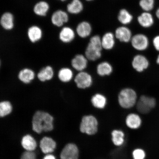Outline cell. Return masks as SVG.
<instances>
[{
	"label": "cell",
	"instance_id": "6da1fadb",
	"mask_svg": "<svg viewBox=\"0 0 159 159\" xmlns=\"http://www.w3.org/2000/svg\"><path fill=\"white\" fill-rule=\"evenodd\" d=\"M53 118L47 112L42 111L36 112L32 119L33 129L39 134L43 132H49L53 129Z\"/></svg>",
	"mask_w": 159,
	"mask_h": 159
},
{
	"label": "cell",
	"instance_id": "7a4b0ae2",
	"mask_svg": "<svg viewBox=\"0 0 159 159\" xmlns=\"http://www.w3.org/2000/svg\"><path fill=\"white\" fill-rule=\"evenodd\" d=\"M102 49L100 37L97 35L93 36L89 39L85 49V56L89 61H96L102 56L101 51Z\"/></svg>",
	"mask_w": 159,
	"mask_h": 159
},
{
	"label": "cell",
	"instance_id": "3957f363",
	"mask_svg": "<svg viewBox=\"0 0 159 159\" xmlns=\"http://www.w3.org/2000/svg\"><path fill=\"white\" fill-rule=\"evenodd\" d=\"M137 94L134 89L125 88L119 92L118 97L120 106L124 109H130L134 107L137 102Z\"/></svg>",
	"mask_w": 159,
	"mask_h": 159
},
{
	"label": "cell",
	"instance_id": "277c9868",
	"mask_svg": "<svg viewBox=\"0 0 159 159\" xmlns=\"http://www.w3.org/2000/svg\"><path fill=\"white\" fill-rule=\"evenodd\" d=\"M98 121L92 115H85L81 119L80 130L84 134L93 135L97 134L98 130Z\"/></svg>",
	"mask_w": 159,
	"mask_h": 159
},
{
	"label": "cell",
	"instance_id": "5b68a950",
	"mask_svg": "<svg viewBox=\"0 0 159 159\" xmlns=\"http://www.w3.org/2000/svg\"><path fill=\"white\" fill-rule=\"evenodd\" d=\"M136 105L137 110L139 113L146 114L156 108L157 101L154 97L142 95L137 101Z\"/></svg>",
	"mask_w": 159,
	"mask_h": 159
},
{
	"label": "cell",
	"instance_id": "8992f818",
	"mask_svg": "<svg viewBox=\"0 0 159 159\" xmlns=\"http://www.w3.org/2000/svg\"><path fill=\"white\" fill-rule=\"evenodd\" d=\"M130 42L134 49L140 51H146L150 45L148 37L143 33L137 34L133 35Z\"/></svg>",
	"mask_w": 159,
	"mask_h": 159
},
{
	"label": "cell",
	"instance_id": "52a82bcc",
	"mask_svg": "<svg viewBox=\"0 0 159 159\" xmlns=\"http://www.w3.org/2000/svg\"><path fill=\"white\" fill-rule=\"evenodd\" d=\"M74 81L78 88L83 89L89 88L92 85L93 79L90 74L83 71L76 75Z\"/></svg>",
	"mask_w": 159,
	"mask_h": 159
},
{
	"label": "cell",
	"instance_id": "ba28073f",
	"mask_svg": "<svg viewBox=\"0 0 159 159\" xmlns=\"http://www.w3.org/2000/svg\"><path fill=\"white\" fill-rule=\"evenodd\" d=\"M150 61L143 55H138L133 58L132 66L133 68L138 72H142L150 66Z\"/></svg>",
	"mask_w": 159,
	"mask_h": 159
},
{
	"label": "cell",
	"instance_id": "9c48e42d",
	"mask_svg": "<svg viewBox=\"0 0 159 159\" xmlns=\"http://www.w3.org/2000/svg\"><path fill=\"white\" fill-rule=\"evenodd\" d=\"M79 150L76 145L67 144L63 148L60 155L61 159H79Z\"/></svg>",
	"mask_w": 159,
	"mask_h": 159
},
{
	"label": "cell",
	"instance_id": "30bf717a",
	"mask_svg": "<svg viewBox=\"0 0 159 159\" xmlns=\"http://www.w3.org/2000/svg\"><path fill=\"white\" fill-rule=\"evenodd\" d=\"M137 21L140 26L146 29L153 26L155 23L154 17L151 12H143L137 18Z\"/></svg>",
	"mask_w": 159,
	"mask_h": 159
},
{
	"label": "cell",
	"instance_id": "8fae6325",
	"mask_svg": "<svg viewBox=\"0 0 159 159\" xmlns=\"http://www.w3.org/2000/svg\"><path fill=\"white\" fill-rule=\"evenodd\" d=\"M115 38L121 42L128 43L133 37L132 31L125 25L119 27L115 30Z\"/></svg>",
	"mask_w": 159,
	"mask_h": 159
},
{
	"label": "cell",
	"instance_id": "7c38bea8",
	"mask_svg": "<svg viewBox=\"0 0 159 159\" xmlns=\"http://www.w3.org/2000/svg\"><path fill=\"white\" fill-rule=\"evenodd\" d=\"M71 63L73 68L80 72L86 68L88 64V59L85 56L77 54L71 60Z\"/></svg>",
	"mask_w": 159,
	"mask_h": 159
},
{
	"label": "cell",
	"instance_id": "4fadbf2b",
	"mask_svg": "<svg viewBox=\"0 0 159 159\" xmlns=\"http://www.w3.org/2000/svg\"><path fill=\"white\" fill-rule=\"evenodd\" d=\"M39 146L43 153L49 154L54 151L56 147V143L52 139L45 137L40 141Z\"/></svg>",
	"mask_w": 159,
	"mask_h": 159
},
{
	"label": "cell",
	"instance_id": "5bb4252c",
	"mask_svg": "<svg viewBox=\"0 0 159 159\" xmlns=\"http://www.w3.org/2000/svg\"><path fill=\"white\" fill-rule=\"evenodd\" d=\"M115 34L111 32L104 34L101 38L102 48L107 50L112 49L115 46Z\"/></svg>",
	"mask_w": 159,
	"mask_h": 159
},
{
	"label": "cell",
	"instance_id": "9a60e30c",
	"mask_svg": "<svg viewBox=\"0 0 159 159\" xmlns=\"http://www.w3.org/2000/svg\"><path fill=\"white\" fill-rule=\"evenodd\" d=\"M76 31L80 37L82 38H86L89 37L92 33V26L88 21L81 22L77 25Z\"/></svg>",
	"mask_w": 159,
	"mask_h": 159
},
{
	"label": "cell",
	"instance_id": "2e32d148",
	"mask_svg": "<svg viewBox=\"0 0 159 159\" xmlns=\"http://www.w3.org/2000/svg\"><path fill=\"white\" fill-rule=\"evenodd\" d=\"M68 16L65 12L59 10L53 13L51 17V21L53 25L61 27L63 24L68 21Z\"/></svg>",
	"mask_w": 159,
	"mask_h": 159
},
{
	"label": "cell",
	"instance_id": "e0dca14e",
	"mask_svg": "<svg viewBox=\"0 0 159 159\" xmlns=\"http://www.w3.org/2000/svg\"><path fill=\"white\" fill-rule=\"evenodd\" d=\"M35 74L32 70L25 68L20 70L18 77L20 81L25 84H29L34 79Z\"/></svg>",
	"mask_w": 159,
	"mask_h": 159
},
{
	"label": "cell",
	"instance_id": "ac0fdd59",
	"mask_svg": "<svg viewBox=\"0 0 159 159\" xmlns=\"http://www.w3.org/2000/svg\"><path fill=\"white\" fill-rule=\"evenodd\" d=\"M127 126L132 129H138L141 126L142 120L138 114L132 113L127 116L125 120Z\"/></svg>",
	"mask_w": 159,
	"mask_h": 159
},
{
	"label": "cell",
	"instance_id": "d6986e66",
	"mask_svg": "<svg viewBox=\"0 0 159 159\" xmlns=\"http://www.w3.org/2000/svg\"><path fill=\"white\" fill-rule=\"evenodd\" d=\"M54 75V71L50 66L43 67L40 70L37 75L38 79L41 82L50 80Z\"/></svg>",
	"mask_w": 159,
	"mask_h": 159
},
{
	"label": "cell",
	"instance_id": "ffe728a7",
	"mask_svg": "<svg viewBox=\"0 0 159 159\" xmlns=\"http://www.w3.org/2000/svg\"><path fill=\"white\" fill-rule=\"evenodd\" d=\"M91 102L93 107L99 109L105 108L107 104V99L104 95L97 93L91 98Z\"/></svg>",
	"mask_w": 159,
	"mask_h": 159
},
{
	"label": "cell",
	"instance_id": "44dd1931",
	"mask_svg": "<svg viewBox=\"0 0 159 159\" xmlns=\"http://www.w3.org/2000/svg\"><path fill=\"white\" fill-rule=\"evenodd\" d=\"M134 17L132 14L126 9H122L119 11L118 19L119 23L123 25L126 26L132 23Z\"/></svg>",
	"mask_w": 159,
	"mask_h": 159
},
{
	"label": "cell",
	"instance_id": "7402d4cb",
	"mask_svg": "<svg viewBox=\"0 0 159 159\" xmlns=\"http://www.w3.org/2000/svg\"><path fill=\"white\" fill-rule=\"evenodd\" d=\"M74 31L68 27H65L61 30L59 34V39L62 42L67 43L71 42L75 38Z\"/></svg>",
	"mask_w": 159,
	"mask_h": 159
},
{
	"label": "cell",
	"instance_id": "603a6c76",
	"mask_svg": "<svg viewBox=\"0 0 159 159\" xmlns=\"http://www.w3.org/2000/svg\"><path fill=\"white\" fill-rule=\"evenodd\" d=\"M73 73L68 67H63L59 70L57 77L63 83H68L73 78Z\"/></svg>",
	"mask_w": 159,
	"mask_h": 159
},
{
	"label": "cell",
	"instance_id": "cb8c5ba5",
	"mask_svg": "<svg viewBox=\"0 0 159 159\" xmlns=\"http://www.w3.org/2000/svg\"><path fill=\"white\" fill-rule=\"evenodd\" d=\"M97 71L100 76L109 75L112 72L113 67L112 65L107 61H103L97 66Z\"/></svg>",
	"mask_w": 159,
	"mask_h": 159
},
{
	"label": "cell",
	"instance_id": "d4e9b609",
	"mask_svg": "<svg viewBox=\"0 0 159 159\" xmlns=\"http://www.w3.org/2000/svg\"><path fill=\"white\" fill-rule=\"evenodd\" d=\"M28 36L32 43H35L40 39L42 36V32L40 29L36 26H33L29 29Z\"/></svg>",
	"mask_w": 159,
	"mask_h": 159
},
{
	"label": "cell",
	"instance_id": "484cf974",
	"mask_svg": "<svg viewBox=\"0 0 159 159\" xmlns=\"http://www.w3.org/2000/svg\"><path fill=\"white\" fill-rule=\"evenodd\" d=\"M21 145L24 148L28 151H33L37 147V143L35 139L30 135L24 136L21 140Z\"/></svg>",
	"mask_w": 159,
	"mask_h": 159
},
{
	"label": "cell",
	"instance_id": "4316f807",
	"mask_svg": "<svg viewBox=\"0 0 159 159\" xmlns=\"http://www.w3.org/2000/svg\"><path fill=\"white\" fill-rule=\"evenodd\" d=\"M14 18L11 13H5L2 16L1 19V24L4 29L10 30L13 29L14 26Z\"/></svg>",
	"mask_w": 159,
	"mask_h": 159
},
{
	"label": "cell",
	"instance_id": "83f0119b",
	"mask_svg": "<svg viewBox=\"0 0 159 159\" xmlns=\"http://www.w3.org/2000/svg\"><path fill=\"white\" fill-rule=\"evenodd\" d=\"M83 9V4L80 0H73L67 6V11L73 14L80 13Z\"/></svg>",
	"mask_w": 159,
	"mask_h": 159
},
{
	"label": "cell",
	"instance_id": "f1b7e54d",
	"mask_svg": "<svg viewBox=\"0 0 159 159\" xmlns=\"http://www.w3.org/2000/svg\"><path fill=\"white\" fill-rule=\"evenodd\" d=\"M112 142L117 146H122L124 142L125 134L124 132L120 130H114L111 133Z\"/></svg>",
	"mask_w": 159,
	"mask_h": 159
},
{
	"label": "cell",
	"instance_id": "f546056e",
	"mask_svg": "<svg viewBox=\"0 0 159 159\" xmlns=\"http://www.w3.org/2000/svg\"><path fill=\"white\" fill-rule=\"evenodd\" d=\"M49 9L48 3L44 1L38 3L35 6L34 11L36 14L40 16H45L47 14Z\"/></svg>",
	"mask_w": 159,
	"mask_h": 159
},
{
	"label": "cell",
	"instance_id": "4dcf8cb0",
	"mask_svg": "<svg viewBox=\"0 0 159 159\" xmlns=\"http://www.w3.org/2000/svg\"><path fill=\"white\" fill-rule=\"evenodd\" d=\"M12 110V105L9 101H3L0 102V116L1 117L9 115Z\"/></svg>",
	"mask_w": 159,
	"mask_h": 159
},
{
	"label": "cell",
	"instance_id": "1f68e13d",
	"mask_svg": "<svg viewBox=\"0 0 159 159\" xmlns=\"http://www.w3.org/2000/svg\"><path fill=\"white\" fill-rule=\"evenodd\" d=\"M156 0H140L139 5L143 11L151 12L154 9Z\"/></svg>",
	"mask_w": 159,
	"mask_h": 159
},
{
	"label": "cell",
	"instance_id": "d6a6232c",
	"mask_svg": "<svg viewBox=\"0 0 159 159\" xmlns=\"http://www.w3.org/2000/svg\"><path fill=\"white\" fill-rule=\"evenodd\" d=\"M132 156L134 159H145L146 154L145 151L143 149L137 148L133 151Z\"/></svg>",
	"mask_w": 159,
	"mask_h": 159
},
{
	"label": "cell",
	"instance_id": "836d02e7",
	"mask_svg": "<svg viewBox=\"0 0 159 159\" xmlns=\"http://www.w3.org/2000/svg\"><path fill=\"white\" fill-rule=\"evenodd\" d=\"M21 159H36V156L33 151H27L22 154Z\"/></svg>",
	"mask_w": 159,
	"mask_h": 159
},
{
	"label": "cell",
	"instance_id": "e575fe53",
	"mask_svg": "<svg viewBox=\"0 0 159 159\" xmlns=\"http://www.w3.org/2000/svg\"><path fill=\"white\" fill-rule=\"evenodd\" d=\"M152 43L155 51L159 52V34L155 35L153 38Z\"/></svg>",
	"mask_w": 159,
	"mask_h": 159
},
{
	"label": "cell",
	"instance_id": "d590c367",
	"mask_svg": "<svg viewBox=\"0 0 159 159\" xmlns=\"http://www.w3.org/2000/svg\"><path fill=\"white\" fill-rule=\"evenodd\" d=\"M155 15L156 18L159 21V7L156 9L155 12Z\"/></svg>",
	"mask_w": 159,
	"mask_h": 159
},
{
	"label": "cell",
	"instance_id": "8d00e7d4",
	"mask_svg": "<svg viewBox=\"0 0 159 159\" xmlns=\"http://www.w3.org/2000/svg\"><path fill=\"white\" fill-rule=\"evenodd\" d=\"M43 159H56V158L53 155L49 154L45 156Z\"/></svg>",
	"mask_w": 159,
	"mask_h": 159
},
{
	"label": "cell",
	"instance_id": "74e56055",
	"mask_svg": "<svg viewBox=\"0 0 159 159\" xmlns=\"http://www.w3.org/2000/svg\"><path fill=\"white\" fill-rule=\"evenodd\" d=\"M156 63L157 65H159V52L158 53L157 56Z\"/></svg>",
	"mask_w": 159,
	"mask_h": 159
},
{
	"label": "cell",
	"instance_id": "f35d334b",
	"mask_svg": "<svg viewBox=\"0 0 159 159\" xmlns=\"http://www.w3.org/2000/svg\"><path fill=\"white\" fill-rule=\"evenodd\" d=\"M85 1L88 2H91L94 1V0H85Z\"/></svg>",
	"mask_w": 159,
	"mask_h": 159
},
{
	"label": "cell",
	"instance_id": "ab89813d",
	"mask_svg": "<svg viewBox=\"0 0 159 159\" xmlns=\"http://www.w3.org/2000/svg\"><path fill=\"white\" fill-rule=\"evenodd\" d=\"M61 1H66V0H61Z\"/></svg>",
	"mask_w": 159,
	"mask_h": 159
}]
</instances>
